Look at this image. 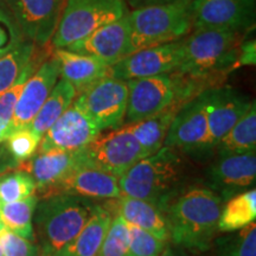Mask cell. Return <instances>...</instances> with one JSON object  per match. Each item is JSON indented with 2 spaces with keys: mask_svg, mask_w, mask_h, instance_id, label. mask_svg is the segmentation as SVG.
Instances as JSON below:
<instances>
[{
  "mask_svg": "<svg viewBox=\"0 0 256 256\" xmlns=\"http://www.w3.org/2000/svg\"><path fill=\"white\" fill-rule=\"evenodd\" d=\"M247 32L216 28H194L183 40V54L176 74L198 95L235 70L238 48Z\"/></svg>",
  "mask_w": 256,
  "mask_h": 256,
  "instance_id": "1",
  "label": "cell"
},
{
  "mask_svg": "<svg viewBox=\"0 0 256 256\" xmlns=\"http://www.w3.org/2000/svg\"><path fill=\"white\" fill-rule=\"evenodd\" d=\"M223 200L206 186H190L165 210L170 238L191 252L210 249L218 232Z\"/></svg>",
  "mask_w": 256,
  "mask_h": 256,
  "instance_id": "2",
  "label": "cell"
},
{
  "mask_svg": "<svg viewBox=\"0 0 256 256\" xmlns=\"http://www.w3.org/2000/svg\"><path fill=\"white\" fill-rule=\"evenodd\" d=\"M183 154L162 146L134 164L119 178L121 196L142 200L165 212L168 204L185 190Z\"/></svg>",
  "mask_w": 256,
  "mask_h": 256,
  "instance_id": "3",
  "label": "cell"
},
{
  "mask_svg": "<svg viewBox=\"0 0 256 256\" xmlns=\"http://www.w3.org/2000/svg\"><path fill=\"white\" fill-rule=\"evenodd\" d=\"M96 204L68 194L46 196L34 214L40 256H51L72 241L90 218Z\"/></svg>",
  "mask_w": 256,
  "mask_h": 256,
  "instance_id": "4",
  "label": "cell"
},
{
  "mask_svg": "<svg viewBox=\"0 0 256 256\" xmlns=\"http://www.w3.org/2000/svg\"><path fill=\"white\" fill-rule=\"evenodd\" d=\"M194 0H176L165 4L130 10L132 54L144 48L183 40L194 28Z\"/></svg>",
  "mask_w": 256,
  "mask_h": 256,
  "instance_id": "5",
  "label": "cell"
},
{
  "mask_svg": "<svg viewBox=\"0 0 256 256\" xmlns=\"http://www.w3.org/2000/svg\"><path fill=\"white\" fill-rule=\"evenodd\" d=\"M126 82L128 96L124 124L147 119L171 106L183 104L197 96L188 83L176 72Z\"/></svg>",
  "mask_w": 256,
  "mask_h": 256,
  "instance_id": "6",
  "label": "cell"
},
{
  "mask_svg": "<svg viewBox=\"0 0 256 256\" xmlns=\"http://www.w3.org/2000/svg\"><path fill=\"white\" fill-rule=\"evenodd\" d=\"M130 12L124 0H66L51 44L66 48Z\"/></svg>",
  "mask_w": 256,
  "mask_h": 256,
  "instance_id": "7",
  "label": "cell"
},
{
  "mask_svg": "<svg viewBox=\"0 0 256 256\" xmlns=\"http://www.w3.org/2000/svg\"><path fill=\"white\" fill-rule=\"evenodd\" d=\"M127 96L126 81L104 76L78 92L72 106L104 132L116 130L124 124Z\"/></svg>",
  "mask_w": 256,
  "mask_h": 256,
  "instance_id": "8",
  "label": "cell"
},
{
  "mask_svg": "<svg viewBox=\"0 0 256 256\" xmlns=\"http://www.w3.org/2000/svg\"><path fill=\"white\" fill-rule=\"evenodd\" d=\"M147 156L128 128L101 132L81 150L82 165L102 170L120 178L139 160Z\"/></svg>",
  "mask_w": 256,
  "mask_h": 256,
  "instance_id": "9",
  "label": "cell"
},
{
  "mask_svg": "<svg viewBox=\"0 0 256 256\" xmlns=\"http://www.w3.org/2000/svg\"><path fill=\"white\" fill-rule=\"evenodd\" d=\"M164 146L182 154H204L214 151L202 94L179 107L166 134Z\"/></svg>",
  "mask_w": 256,
  "mask_h": 256,
  "instance_id": "10",
  "label": "cell"
},
{
  "mask_svg": "<svg viewBox=\"0 0 256 256\" xmlns=\"http://www.w3.org/2000/svg\"><path fill=\"white\" fill-rule=\"evenodd\" d=\"M184 38L138 50L110 66L108 76L128 81L174 72L182 60Z\"/></svg>",
  "mask_w": 256,
  "mask_h": 256,
  "instance_id": "11",
  "label": "cell"
},
{
  "mask_svg": "<svg viewBox=\"0 0 256 256\" xmlns=\"http://www.w3.org/2000/svg\"><path fill=\"white\" fill-rule=\"evenodd\" d=\"M22 34L37 46H46L60 23L66 0H5Z\"/></svg>",
  "mask_w": 256,
  "mask_h": 256,
  "instance_id": "12",
  "label": "cell"
},
{
  "mask_svg": "<svg viewBox=\"0 0 256 256\" xmlns=\"http://www.w3.org/2000/svg\"><path fill=\"white\" fill-rule=\"evenodd\" d=\"M194 28L250 32L255 26L256 0H194Z\"/></svg>",
  "mask_w": 256,
  "mask_h": 256,
  "instance_id": "13",
  "label": "cell"
},
{
  "mask_svg": "<svg viewBox=\"0 0 256 256\" xmlns=\"http://www.w3.org/2000/svg\"><path fill=\"white\" fill-rule=\"evenodd\" d=\"M200 94L206 106L211 144L215 150L220 139L250 110L254 101L228 86L206 89Z\"/></svg>",
  "mask_w": 256,
  "mask_h": 256,
  "instance_id": "14",
  "label": "cell"
},
{
  "mask_svg": "<svg viewBox=\"0 0 256 256\" xmlns=\"http://www.w3.org/2000/svg\"><path fill=\"white\" fill-rule=\"evenodd\" d=\"M256 179L255 152L244 154H230L218 159L206 170V188H209L224 202L246 188L254 186Z\"/></svg>",
  "mask_w": 256,
  "mask_h": 256,
  "instance_id": "15",
  "label": "cell"
},
{
  "mask_svg": "<svg viewBox=\"0 0 256 256\" xmlns=\"http://www.w3.org/2000/svg\"><path fill=\"white\" fill-rule=\"evenodd\" d=\"M60 78L58 62L51 55V57L40 63L36 72L32 74L25 83L11 122L6 128V138L10 134L30 126Z\"/></svg>",
  "mask_w": 256,
  "mask_h": 256,
  "instance_id": "16",
  "label": "cell"
},
{
  "mask_svg": "<svg viewBox=\"0 0 256 256\" xmlns=\"http://www.w3.org/2000/svg\"><path fill=\"white\" fill-rule=\"evenodd\" d=\"M66 49L94 57L108 66H113L132 54L128 14L118 20L102 25L88 36L70 44Z\"/></svg>",
  "mask_w": 256,
  "mask_h": 256,
  "instance_id": "17",
  "label": "cell"
},
{
  "mask_svg": "<svg viewBox=\"0 0 256 256\" xmlns=\"http://www.w3.org/2000/svg\"><path fill=\"white\" fill-rule=\"evenodd\" d=\"M100 133L101 130L87 115L72 104L42 136L37 151H80Z\"/></svg>",
  "mask_w": 256,
  "mask_h": 256,
  "instance_id": "18",
  "label": "cell"
},
{
  "mask_svg": "<svg viewBox=\"0 0 256 256\" xmlns=\"http://www.w3.org/2000/svg\"><path fill=\"white\" fill-rule=\"evenodd\" d=\"M80 166H83L81 150H48L37 151L18 170H23L31 176L36 183V192H40L42 196H44Z\"/></svg>",
  "mask_w": 256,
  "mask_h": 256,
  "instance_id": "19",
  "label": "cell"
},
{
  "mask_svg": "<svg viewBox=\"0 0 256 256\" xmlns=\"http://www.w3.org/2000/svg\"><path fill=\"white\" fill-rule=\"evenodd\" d=\"M57 194H74L86 200H110L119 198L121 190L119 178L115 176L98 168L80 166L43 197Z\"/></svg>",
  "mask_w": 256,
  "mask_h": 256,
  "instance_id": "20",
  "label": "cell"
},
{
  "mask_svg": "<svg viewBox=\"0 0 256 256\" xmlns=\"http://www.w3.org/2000/svg\"><path fill=\"white\" fill-rule=\"evenodd\" d=\"M104 206L113 215L120 216L127 223L146 230L160 241L166 242L170 240L168 226L164 211L148 202L120 196L115 200H107Z\"/></svg>",
  "mask_w": 256,
  "mask_h": 256,
  "instance_id": "21",
  "label": "cell"
},
{
  "mask_svg": "<svg viewBox=\"0 0 256 256\" xmlns=\"http://www.w3.org/2000/svg\"><path fill=\"white\" fill-rule=\"evenodd\" d=\"M52 56L60 66V78L75 88L76 94L98 80L108 76V64L94 57L72 52L66 48L54 49Z\"/></svg>",
  "mask_w": 256,
  "mask_h": 256,
  "instance_id": "22",
  "label": "cell"
},
{
  "mask_svg": "<svg viewBox=\"0 0 256 256\" xmlns=\"http://www.w3.org/2000/svg\"><path fill=\"white\" fill-rule=\"evenodd\" d=\"M112 220L113 214L104 206L96 204L81 232L51 256H98Z\"/></svg>",
  "mask_w": 256,
  "mask_h": 256,
  "instance_id": "23",
  "label": "cell"
},
{
  "mask_svg": "<svg viewBox=\"0 0 256 256\" xmlns=\"http://www.w3.org/2000/svg\"><path fill=\"white\" fill-rule=\"evenodd\" d=\"M180 106V104H174L147 119L124 124L142 146L146 156H151L158 152L164 146L170 124Z\"/></svg>",
  "mask_w": 256,
  "mask_h": 256,
  "instance_id": "24",
  "label": "cell"
},
{
  "mask_svg": "<svg viewBox=\"0 0 256 256\" xmlns=\"http://www.w3.org/2000/svg\"><path fill=\"white\" fill-rule=\"evenodd\" d=\"M75 98V88L66 80L60 78L28 128L42 139L46 130L72 104Z\"/></svg>",
  "mask_w": 256,
  "mask_h": 256,
  "instance_id": "25",
  "label": "cell"
},
{
  "mask_svg": "<svg viewBox=\"0 0 256 256\" xmlns=\"http://www.w3.org/2000/svg\"><path fill=\"white\" fill-rule=\"evenodd\" d=\"M218 156L230 154H244L256 151V104L236 122L232 130L217 144Z\"/></svg>",
  "mask_w": 256,
  "mask_h": 256,
  "instance_id": "26",
  "label": "cell"
},
{
  "mask_svg": "<svg viewBox=\"0 0 256 256\" xmlns=\"http://www.w3.org/2000/svg\"><path fill=\"white\" fill-rule=\"evenodd\" d=\"M256 220V190L236 194L223 204L218 220L220 232H234Z\"/></svg>",
  "mask_w": 256,
  "mask_h": 256,
  "instance_id": "27",
  "label": "cell"
},
{
  "mask_svg": "<svg viewBox=\"0 0 256 256\" xmlns=\"http://www.w3.org/2000/svg\"><path fill=\"white\" fill-rule=\"evenodd\" d=\"M40 142V138L28 127L10 134L0 144V168H18L37 152Z\"/></svg>",
  "mask_w": 256,
  "mask_h": 256,
  "instance_id": "28",
  "label": "cell"
},
{
  "mask_svg": "<svg viewBox=\"0 0 256 256\" xmlns=\"http://www.w3.org/2000/svg\"><path fill=\"white\" fill-rule=\"evenodd\" d=\"M40 197L36 194L24 200L0 206V222L2 226L22 238L34 241V214Z\"/></svg>",
  "mask_w": 256,
  "mask_h": 256,
  "instance_id": "29",
  "label": "cell"
},
{
  "mask_svg": "<svg viewBox=\"0 0 256 256\" xmlns=\"http://www.w3.org/2000/svg\"><path fill=\"white\" fill-rule=\"evenodd\" d=\"M37 46L30 40H22L0 58V95L17 81L26 66L38 54Z\"/></svg>",
  "mask_w": 256,
  "mask_h": 256,
  "instance_id": "30",
  "label": "cell"
},
{
  "mask_svg": "<svg viewBox=\"0 0 256 256\" xmlns=\"http://www.w3.org/2000/svg\"><path fill=\"white\" fill-rule=\"evenodd\" d=\"M36 190L34 180L23 170L2 174L0 176V206L30 197Z\"/></svg>",
  "mask_w": 256,
  "mask_h": 256,
  "instance_id": "31",
  "label": "cell"
},
{
  "mask_svg": "<svg viewBox=\"0 0 256 256\" xmlns=\"http://www.w3.org/2000/svg\"><path fill=\"white\" fill-rule=\"evenodd\" d=\"M46 60L44 54L38 51V54L34 56V58L28 64L26 68L23 70L22 75L19 76L17 81L10 87L5 92L0 95V124L8 128V124L11 122L12 116H14L16 106L20 98L22 92H23L25 83L28 78L36 72V69L40 66V63Z\"/></svg>",
  "mask_w": 256,
  "mask_h": 256,
  "instance_id": "32",
  "label": "cell"
},
{
  "mask_svg": "<svg viewBox=\"0 0 256 256\" xmlns=\"http://www.w3.org/2000/svg\"><path fill=\"white\" fill-rule=\"evenodd\" d=\"M130 228L126 220L113 215L98 256H128Z\"/></svg>",
  "mask_w": 256,
  "mask_h": 256,
  "instance_id": "33",
  "label": "cell"
},
{
  "mask_svg": "<svg viewBox=\"0 0 256 256\" xmlns=\"http://www.w3.org/2000/svg\"><path fill=\"white\" fill-rule=\"evenodd\" d=\"M220 256H256V224L252 222L238 230L220 244Z\"/></svg>",
  "mask_w": 256,
  "mask_h": 256,
  "instance_id": "34",
  "label": "cell"
},
{
  "mask_svg": "<svg viewBox=\"0 0 256 256\" xmlns=\"http://www.w3.org/2000/svg\"><path fill=\"white\" fill-rule=\"evenodd\" d=\"M130 228V249L128 256H160L165 243L146 230L128 223Z\"/></svg>",
  "mask_w": 256,
  "mask_h": 256,
  "instance_id": "35",
  "label": "cell"
},
{
  "mask_svg": "<svg viewBox=\"0 0 256 256\" xmlns=\"http://www.w3.org/2000/svg\"><path fill=\"white\" fill-rule=\"evenodd\" d=\"M0 247L4 256H40V248L36 243L2 226H0Z\"/></svg>",
  "mask_w": 256,
  "mask_h": 256,
  "instance_id": "36",
  "label": "cell"
},
{
  "mask_svg": "<svg viewBox=\"0 0 256 256\" xmlns=\"http://www.w3.org/2000/svg\"><path fill=\"white\" fill-rule=\"evenodd\" d=\"M24 40L12 16L0 8V58Z\"/></svg>",
  "mask_w": 256,
  "mask_h": 256,
  "instance_id": "37",
  "label": "cell"
},
{
  "mask_svg": "<svg viewBox=\"0 0 256 256\" xmlns=\"http://www.w3.org/2000/svg\"><path fill=\"white\" fill-rule=\"evenodd\" d=\"M256 63V46L255 38L243 40L238 48V55L235 62V70L244 66H255Z\"/></svg>",
  "mask_w": 256,
  "mask_h": 256,
  "instance_id": "38",
  "label": "cell"
},
{
  "mask_svg": "<svg viewBox=\"0 0 256 256\" xmlns=\"http://www.w3.org/2000/svg\"><path fill=\"white\" fill-rule=\"evenodd\" d=\"M176 2V0H124L126 5L130 6V8H132V10L145 8V6L165 4V2Z\"/></svg>",
  "mask_w": 256,
  "mask_h": 256,
  "instance_id": "39",
  "label": "cell"
},
{
  "mask_svg": "<svg viewBox=\"0 0 256 256\" xmlns=\"http://www.w3.org/2000/svg\"><path fill=\"white\" fill-rule=\"evenodd\" d=\"M160 256H182V255L179 254V252H174L172 248L168 247V248H164V250H162V255H160Z\"/></svg>",
  "mask_w": 256,
  "mask_h": 256,
  "instance_id": "40",
  "label": "cell"
},
{
  "mask_svg": "<svg viewBox=\"0 0 256 256\" xmlns=\"http://www.w3.org/2000/svg\"><path fill=\"white\" fill-rule=\"evenodd\" d=\"M6 139V127L0 124V144Z\"/></svg>",
  "mask_w": 256,
  "mask_h": 256,
  "instance_id": "41",
  "label": "cell"
},
{
  "mask_svg": "<svg viewBox=\"0 0 256 256\" xmlns=\"http://www.w3.org/2000/svg\"><path fill=\"white\" fill-rule=\"evenodd\" d=\"M0 256H4V255H2V247H0Z\"/></svg>",
  "mask_w": 256,
  "mask_h": 256,
  "instance_id": "42",
  "label": "cell"
},
{
  "mask_svg": "<svg viewBox=\"0 0 256 256\" xmlns=\"http://www.w3.org/2000/svg\"><path fill=\"white\" fill-rule=\"evenodd\" d=\"M2 226V222H0V226Z\"/></svg>",
  "mask_w": 256,
  "mask_h": 256,
  "instance_id": "43",
  "label": "cell"
}]
</instances>
